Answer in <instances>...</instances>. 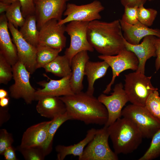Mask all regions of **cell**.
I'll return each mask as SVG.
<instances>
[{
	"label": "cell",
	"mask_w": 160,
	"mask_h": 160,
	"mask_svg": "<svg viewBox=\"0 0 160 160\" xmlns=\"http://www.w3.org/2000/svg\"><path fill=\"white\" fill-rule=\"evenodd\" d=\"M0 106V125L1 126L4 122L7 121L9 119L8 109L7 108Z\"/></svg>",
	"instance_id": "obj_40"
},
{
	"label": "cell",
	"mask_w": 160,
	"mask_h": 160,
	"mask_svg": "<svg viewBox=\"0 0 160 160\" xmlns=\"http://www.w3.org/2000/svg\"><path fill=\"white\" fill-rule=\"evenodd\" d=\"M17 149L27 160H44L45 156L49 153L43 147L39 146L22 147L19 146Z\"/></svg>",
	"instance_id": "obj_29"
},
{
	"label": "cell",
	"mask_w": 160,
	"mask_h": 160,
	"mask_svg": "<svg viewBox=\"0 0 160 160\" xmlns=\"http://www.w3.org/2000/svg\"><path fill=\"white\" fill-rule=\"evenodd\" d=\"M65 24L60 25L55 19L50 20L39 30V44L62 50L66 45Z\"/></svg>",
	"instance_id": "obj_12"
},
{
	"label": "cell",
	"mask_w": 160,
	"mask_h": 160,
	"mask_svg": "<svg viewBox=\"0 0 160 160\" xmlns=\"http://www.w3.org/2000/svg\"><path fill=\"white\" fill-rule=\"evenodd\" d=\"M38 101L36 110L42 116L52 119L66 112L65 105L59 97H45Z\"/></svg>",
	"instance_id": "obj_21"
},
{
	"label": "cell",
	"mask_w": 160,
	"mask_h": 160,
	"mask_svg": "<svg viewBox=\"0 0 160 160\" xmlns=\"http://www.w3.org/2000/svg\"><path fill=\"white\" fill-rule=\"evenodd\" d=\"M17 0H0V2H3L9 4H11Z\"/></svg>",
	"instance_id": "obj_44"
},
{
	"label": "cell",
	"mask_w": 160,
	"mask_h": 160,
	"mask_svg": "<svg viewBox=\"0 0 160 160\" xmlns=\"http://www.w3.org/2000/svg\"><path fill=\"white\" fill-rule=\"evenodd\" d=\"M21 4V10L23 17L35 15V9L34 0H19Z\"/></svg>",
	"instance_id": "obj_36"
},
{
	"label": "cell",
	"mask_w": 160,
	"mask_h": 160,
	"mask_svg": "<svg viewBox=\"0 0 160 160\" xmlns=\"http://www.w3.org/2000/svg\"><path fill=\"white\" fill-rule=\"evenodd\" d=\"M70 0H68V1H70Z\"/></svg>",
	"instance_id": "obj_46"
},
{
	"label": "cell",
	"mask_w": 160,
	"mask_h": 160,
	"mask_svg": "<svg viewBox=\"0 0 160 160\" xmlns=\"http://www.w3.org/2000/svg\"><path fill=\"white\" fill-rule=\"evenodd\" d=\"M147 0H120L121 4L124 7L128 6L139 7L142 4H144Z\"/></svg>",
	"instance_id": "obj_38"
},
{
	"label": "cell",
	"mask_w": 160,
	"mask_h": 160,
	"mask_svg": "<svg viewBox=\"0 0 160 160\" xmlns=\"http://www.w3.org/2000/svg\"><path fill=\"white\" fill-rule=\"evenodd\" d=\"M124 39L132 44H139L141 40L145 36L152 35L160 38V30L150 28L139 21L134 25H130L119 19Z\"/></svg>",
	"instance_id": "obj_20"
},
{
	"label": "cell",
	"mask_w": 160,
	"mask_h": 160,
	"mask_svg": "<svg viewBox=\"0 0 160 160\" xmlns=\"http://www.w3.org/2000/svg\"><path fill=\"white\" fill-rule=\"evenodd\" d=\"M89 22L78 21L70 22L65 26V32L69 36L70 43L65 55L70 61L76 54L83 51L93 52L94 49L89 43L87 31Z\"/></svg>",
	"instance_id": "obj_8"
},
{
	"label": "cell",
	"mask_w": 160,
	"mask_h": 160,
	"mask_svg": "<svg viewBox=\"0 0 160 160\" xmlns=\"http://www.w3.org/2000/svg\"><path fill=\"white\" fill-rule=\"evenodd\" d=\"M14 140L12 135L5 129L0 130V154L3 155L7 148L12 146Z\"/></svg>",
	"instance_id": "obj_35"
},
{
	"label": "cell",
	"mask_w": 160,
	"mask_h": 160,
	"mask_svg": "<svg viewBox=\"0 0 160 160\" xmlns=\"http://www.w3.org/2000/svg\"><path fill=\"white\" fill-rule=\"evenodd\" d=\"M138 7H124V12L121 19L130 25H134L139 21L137 12Z\"/></svg>",
	"instance_id": "obj_34"
},
{
	"label": "cell",
	"mask_w": 160,
	"mask_h": 160,
	"mask_svg": "<svg viewBox=\"0 0 160 160\" xmlns=\"http://www.w3.org/2000/svg\"><path fill=\"white\" fill-rule=\"evenodd\" d=\"M89 59L88 51H83L76 54L71 60V74L70 83L74 94L82 91L83 89V82L85 76V67Z\"/></svg>",
	"instance_id": "obj_19"
},
{
	"label": "cell",
	"mask_w": 160,
	"mask_h": 160,
	"mask_svg": "<svg viewBox=\"0 0 160 160\" xmlns=\"http://www.w3.org/2000/svg\"><path fill=\"white\" fill-rule=\"evenodd\" d=\"M21 6L19 0L10 5L5 14L8 22L12 24L16 28L21 27L25 20L21 10Z\"/></svg>",
	"instance_id": "obj_28"
},
{
	"label": "cell",
	"mask_w": 160,
	"mask_h": 160,
	"mask_svg": "<svg viewBox=\"0 0 160 160\" xmlns=\"http://www.w3.org/2000/svg\"><path fill=\"white\" fill-rule=\"evenodd\" d=\"M19 31L23 37L29 43L36 47L39 44V31L38 29L35 15L25 18V22Z\"/></svg>",
	"instance_id": "obj_25"
},
{
	"label": "cell",
	"mask_w": 160,
	"mask_h": 160,
	"mask_svg": "<svg viewBox=\"0 0 160 160\" xmlns=\"http://www.w3.org/2000/svg\"><path fill=\"white\" fill-rule=\"evenodd\" d=\"M8 23L5 15L1 14L0 16V54L12 66L18 60L16 47L8 31Z\"/></svg>",
	"instance_id": "obj_17"
},
{
	"label": "cell",
	"mask_w": 160,
	"mask_h": 160,
	"mask_svg": "<svg viewBox=\"0 0 160 160\" xmlns=\"http://www.w3.org/2000/svg\"><path fill=\"white\" fill-rule=\"evenodd\" d=\"M11 4L2 2H0V13L3 14L6 12L9 8Z\"/></svg>",
	"instance_id": "obj_41"
},
{
	"label": "cell",
	"mask_w": 160,
	"mask_h": 160,
	"mask_svg": "<svg viewBox=\"0 0 160 160\" xmlns=\"http://www.w3.org/2000/svg\"><path fill=\"white\" fill-rule=\"evenodd\" d=\"M13 78L12 66L0 54V83L7 84Z\"/></svg>",
	"instance_id": "obj_33"
},
{
	"label": "cell",
	"mask_w": 160,
	"mask_h": 160,
	"mask_svg": "<svg viewBox=\"0 0 160 160\" xmlns=\"http://www.w3.org/2000/svg\"><path fill=\"white\" fill-rule=\"evenodd\" d=\"M104 9L101 3L97 0L81 5L68 3L63 15L66 17L58 21V23L63 25L72 21L89 22L99 20L101 18L100 13Z\"/></svg>",
	"instance_id": "obj_9"
},
{
	"label": "cell",
	"mask_w": 160,
	"mask_h": 160,
	"mask_svg": "<svg viewBox=\"0 0 160 160\" xmlns=\"http://www.w3.org/2000/svg\"><path fill=\"white\" fill-rule=\"evenodd\" d=\"M68 0H34L37 26L39 30L47 22L61 20Z\"/></svg>",
	"instance_id": "obj_13"
},
{
	"label": "cell",
	"mask_w": 160,
	"mask_h": 160,
	"mask_svg": "<svg viewBox=\"0 0 160 160\" xmlns=\"http://www.w3.org/2000/svg\"><path fill=\"white\" fill-rule=\"evenodd\" d=\"M155 45L156 57L155 67L156 71H157L160 68V38L156 37L155 40Z\"/></svg>",
	"instance_id": "obj_37"
},
{
	"label": "cell",
	"mask_w": 160,
	"mask_h": 160,
	"mask_svg": "<svg viewBox=\"0 0 160 160\" xmlns=\"http://www.w3.org/2000/svg\"><path fill=\"white\" fill-rule=\"evenodd\" d=\"M43 68L46 72L59 77L63 78L71 74V61L65 55H58Z\"/></svg>",
	"instance_id": "obj_24"
},
{
	"label": "cell",
	"mask_w": 160,
	"mask_h": 160,
	"mask_svg": "<svg viewBox=\"0 0 160 160\" xmlns=\"http://www.w3.org/2000/svg\"><path fill=\"white\" fill-rule=\"evenodd\" d=\"M3 155L6 160H16V158L15 149L11 146L6 149Z\"/></svg>",
	"instance_id": "obj_39"
},
{
	"label": "cell",
	"mask_w": 160,
	"mask_h": 160,
	"mask_svg": "<svg viewBox=\"0 0 160 160\" xmlns=\"http://www.w3.org/2000/svg\"><path fill=\"white\" fill-rule=\"evenodd\" d=\"M124 76V89L129 101L135 105L145 106L150 94L158 90L151 84V76L136 71Z\"/></svg>",
	"instance_id": "obj_4"
},
{
	"label": "cell",
	"mask_w": 160,
	"mask_h": 160,
	"mask_svg": "<svg viewBox=\"0 0 160 160\" xmlns=\"http://www.w3.org/2000/svg\"><path fill=\"white\" fill-rule=\"evenodd\" d=\"M145 106L153 116L160 121V97L158 90L150 94Z\"/></svg>",
	"instance_id": "obj_31"
},
{
	"label": "cell",
	"mask_w": 160,
	"mask_h": 160,
	"mask_svg": "<svg viewBox=\"0 0 160 160\" xmlns=\"http://www.w3.org/2000/svg\"><path fill=\"white\" fill-rule=\"evenodd\" d=\"M151 138L149 148L139 160H152L160 156V129Z\"/></svg>",
	"instance_id": "obj_30"
},
{
	"label": "cell",
	"mask_w": 160,
	"mask_h": 160,
	"mask_svg": "<svg viewBox=\"0 0 160 160\" xmlns=\"http://www.w3.org/2000/svg\"><path fill=\"white\" fill-rule=\"evenodd\" d=\"M149 1H153V0H148Z\"/></svg>",
	"instance_id": "obj_45"
},
{
	"label": "cell",
	"mask_w": 160,
	"mask_h": 160,
	"mask_svg": "<svg viewBox=\"0 0 160 160\" xmlns=\"http://www.w3.org/2000/svg\"><path fill=\"white\" fill-rule=\"evenodd\" d=\"M121 116L130 119L136 125L143 138H151L160 129V121L145 106L128 105L122 110Z\"/></svg>",
	"instance_id": "obj_5"
},
{
	"label": "cell",
	"mask_w": 160,
	"mask_h": 160,
	"mask_svg": "<svg viewBox=\"0 0 160 160\" xmlns=\"http://www.w3.org/2000/svg\"><path fill=\"white\" fill-rule=\"evenodd\" d=\"M98 57L100 59L107 62L112 70L111 80L103 91V93L105 94H109L111 92L112 86L114 84L116 78L121 72L128 69L136 71L139 64L138 59L135 55L126 48L116 55H100Z\"/></svg>",
	"instance_id": "obj_10"
},
{
	"label": "cell",
	"mask_w": 160,
	"mask_h": 160,
	"mask_svg": "<svg viewBox=\"0 0 160 160\" xmlns=\"http://www.w3.org/2000/svg\"><path fill=\"white\" fill-rule=\"evenodd\" d=\"M44 75L49 81L48 82L43 81L38 82L42 88H38L36 90L35 100H38L40 98L47 97H60L74 94L70 83L71 76L56 80L50 79L45 74Z\"/></svg>",
	"instance_id": "obj_15"
},
{
	"label": "cell",
	"mask_w": 160,
	"mask_h": 160,
	"mask_svg": "<svg viewBox=\"0 0 160 160\" xmlns=\"http://www.w3.org/2000/svg\"><path fill=\"white\" fill-rule=\"evenodd\" d=\"M97 129L92 128L88 130L85 137L77 144L69 146L58 145L55 147L57 153V159L63 160L67 155L78 156L80 160L85 147L94 137Z\"/></svg>",
	"instance_id": "obj_22"
},
{
	"label": "cell",
	"mask_w": 160,
	"mask_h": 160,
	"mask_svg": "<svg viewBox=\"0 0 160 160\" xmlns=\"http://www.w3.org/2000/svg\"><path fill=\"white\" fill-rule=\"evenodd\" d=\"M110 66L105 61L93 62L89 60L85 67V75L87 77L88 86L86 92L93 95L94 85L96 80L104 77Z\"/></svg>",
	"instance_id": "obj_23"
},
{
	"label": "cell",
	"mask_w": 160,
	"mask_h": 160,
	"mask_svg": "<svg viewBox=\"0 0 160 160\" xmlns=\"http://www.w3.org/2000/svg\"><path fill=\"white\" fill-rule=\"evenodd\" d=\"M59 98L64 103L71 120L80 121L86 124L104 125L107 123L108 118L107 109L93 95L82 91Z\"/></svg>",
	"instance_id": "obj_1"
},
{
	"label": "cell",
	"mask_w": 160,
	"mask_h": 160,
	"mask_svg": "<svg viewBox=\"0 0 160 160\" xmlns=\"http://www.w3.org/2000/svg\"><path fill=\"white\" fill-rule=\"evenodd\" d=\"M105 106L108 114L107 121L104 125L107 127L114 123L121 116L123 108L129 100L121 82L116 84L111 95L100 94L97 97Z\"/></svg>",
	"instance_id": "obj_11"
},
{
	"label": "cell",
	"mask_w": 160,
	"mask_h": 160,
	"mask_svg": "<svg viewBox=\"0 0 160 160\" xmlns=\"http://www.w3.org/2000/svg\"><path fill=\"white\" fill-rule=\"evenodd\" d=\"M8 93L4 89H0V99L8 97Z\"/></svg>",
	"instance_id": "obj_43"
},
{
	"label": "cell",
	"mask_w": 160,
	"mask_h": 160,
	"mask_svg": "<svg viewBox=\"0 0 160 160\" xmlns=\"http://www.w3.org/2000/svg\"><path fill=\"white\" fill-rule=\"evenodd\" d=\"M49 126L47 139L44 146V149L49 153L52 150L53 139L57 130L66 121L71 120L66 112L65 113L58 115L52 119Z\"/></svg>",
	"instance_id": "obj_27"
},
{
	"label": "cell",
	"mask_w": 160,
	"mask_h": 160,
	"mask_svg": "<svg viewBox=\"0 0 160 160\" xmlns=\"http://www.w3.org/2000/svg\"><path fill=\"white\" fill-rule=\"evenodd\" d=\"M52 120L45 121L28 128L24 132L20 146L44 147L47 139L48 131Z\"/></svg>",
	"instance_id": "obj_18"
},
{
	"label": "cell",
	"mask_w": 160,
	"mask_h": 160,
	"mask_svg": "<svg viewBox=\"0 0 160 160\" xmlns=\"http://www.w3.org/2000/svg\"><path fill=\"white\" fill-rule=\"evenodd\" d=\"M12 68L15 82L9 88L10 96L15 99H23L27 104H31L35 100L36 90L30 84L31 73L19 60Z\"/></svg>",
	"instance_id": "obj_7"
},
{
	"label": "cell",
	"mask_w": 160,
	"mask_h": 160,
	"mask_svg": "<svg viewBox=\"0 0 160 160\" xmlns=\"http://www.w3.org/2000/svg\"><path fill=\"white\" fill-rule=\"evenodd\" d=\"M114 152L117 154H127L136 150L141 143L143 135L130 119L119 118L108 127Z\"/></svg>",
	"instance_id": "obj_3"
},
{
	"label": "cell",
	"mask_w": 160,
	"mask_h": 160,
	"mask_svg": "<svg viewBox=\"0 0 160 160\" xmlns=\"http://www.w3.org/2000/svg\"><path fill=\"white\" fill-rule=\"evenodd\" d=\"M108 127L97 129L93 138L85 148L79 160H118V155L111 149Z\"/></svg>",
	"instance_id": "obj_6"
},
{
	"label": "cell",
	"mask_w": 160,
	"mask_h": 160,
	"mask_svg": "<svg viewBox=\"0 0 160 160\" xmlns=\"http://www.w3.org/2000/svg\"><path fill=\"white\" fill-rule=\"evenodd\" d=\"M36 68H43L58 55L62 50L38 45L36 47Z\"/></svg>",
	"instance_id": "obj_26"
},
{
	"label": "cell",
	"mask_w": 160,
	"mask_h": 160,
	"mask_svg": "<svg viewBox=\"0 0 160 160\" xmlns=\"http://www.w3.org/2000/svg\"><path fill=\"white\" fill-rule=\"evenodd\" d=\"M9 98L8 97H4L0 99V105L2 107H7L9 102Z\"/></svg>",
	"instance_id": "obj_42"
},
{
	"label": "cell",
	"mask_w": 160,
	"mask_h": 160,
	"mask_svg": "<svg viewBox=\"0 0 160 160\" xmlns=\"http://www.w3.org/2000/svg\"><path fill=\"white\" fill-rule=\"evenodd\" d=\"M8 27L17 48L18 60L24 65L31 74L33 73L36 69V47L28 42L12 24L8 22Z\"/></svg>",
	"instance_id": "obj_14"
},
{
	"label": "cell",
	"mask_w": 160,
	"mask_h": 160,
	"mask_svg": "<svg viewBox=\"0 0 160 160\" xmlns=\"http://www.w3.org/2000/svg\"><path fill=\"white\" fill-rule=\"evenodd\" d=\"M119 20L110 22L94 20L89 23L88 41L101 55H114L125 48Z\"/></svg>",
	"instance_id": "obj_2"
},
{
	"label": "cell",
	"mask_w": 160,
	"mask_h": 160,
	"mask_svg": "<svg viewBox=\"0 0 160 160\" xmlns=\"http://www.w3.org/2000/svg\"><path fill=\"white\" fill-rule=\"evenodd\" d=\"M142 4L138 7L137 15L138 21L143 24L149 27L151 26L157 14L155 9L144 7Z\"/></svg>",
	"instance_id": "obj_32"
},
{
	"label": "cell",
	"mask_w": 160,
	"mask_h": 160,
	"mask_svg": "<svg viewBox=\"0 0 160 160\" xmlns=\"http://www.w3.org/2000/svg\"><path fill=\"white\" fill-rule=\"evenodd\" d=\"M156 37L153 35H148L143 38L140 44H132L128 42L123 37L125 48L133 52L138 59L139 64L136 71L145 74V65L147 60L151 57H156L155 45Z\"/></svg>",
	"instance_id": "obj_16"
}]
</instances>
